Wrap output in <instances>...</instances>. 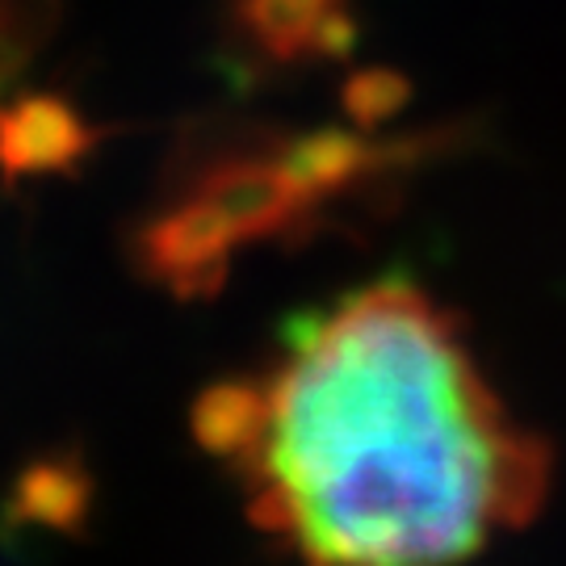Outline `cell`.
I'll return each instance as SVG.
<instances>
[{
  "mask_svg": "<svg viewBox=\"0 0 566 566\" xmlns=\"http://www.w3.org/2000/svg\"><path fill=\"white\" fill-rule=\"evenodd\" d=\"M198 441L252 525L311 563L465 558L549 491V446L407 277L303 315L261 369L206 390Z\"/></svg>",
  "mask_w": 566,
  "mask_h": 566,
  "instance_id": "1",
  "label": "cell"
}]
</instances>
